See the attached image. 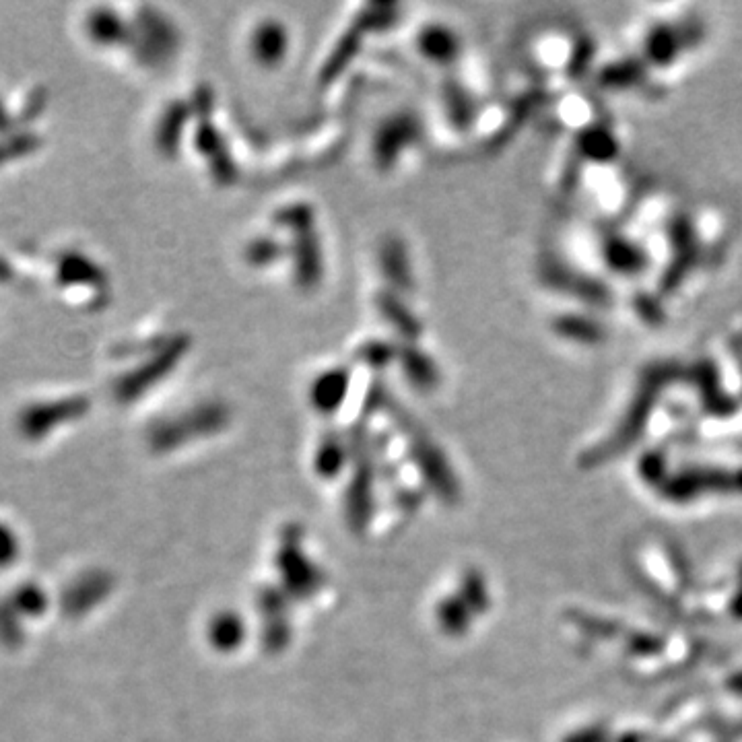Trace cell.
Segmentation results:
<instances>
[{
    "instance_id": "obj_2",
    "label": "cell",
    "mask_w": 742,
    "mask_h": 742,
    "mask_svg": "<svg viewBox=\"0 0 742 742\" xmlns=\"http://www.w3.org/2000/svg\"><path fill=\"white\" fill-rule=\"evenodd\" d=\"M248 637L246 621L235 611H219L207 623V642L219 654L238 652Z\"/></svg>"
},
{
    "instance_id": "obj_3",
    "label": "cell",
    "mask_w": 742,
    "mask_h": 742,
    "mask_svg": "<svg viewBox=\"0 0 742 742\" xmlns=\"http://www.w3.org/2000/svg\"><path fill=\"white\" fill-rule=\"evenodd\" d=\"M435 619L446 635H460L468 627V609L460 596L442 598L435 609Z\"/></svg>"
},
{
    "instance_id": "obj_5",
    "label": "cell",
    "mask_w": 742,
    "mask_h": 742,
    "mask_svg": "<svg viewBox=\"0 0 742 742\" xmlns=\"http://www.w3.org/2000/svg\"><path fill=\"white\" fill-rule=\"evenodd\" d=\"M343 464H345V450L341 448L339 442H334V440L326 442L316 456V470H318V475L324 479H332L339 475Z\"/></svg>"
},
{
    "instance_id": "obj_1",
    "label": "cell",
    "mask_w": 742,
    "mask_h": 742,
    "mask_svg": "<svg viewBox=\"0 0 742 742\" xmlns=\"http://www.w3.org/2000/svg\"><path fill=\"white\" fill-rule=\"evenodd\" d=\"M275 561L281 576V588L291 596V600H308L316 596L326 582L318 563L303 551V532L299 526H287L283 530Z\"/></svg>"
},
{
    "instance_id": "obj_4",
    "label": "cell",
    "mask_w": 742,
    "mask_h": 742,
    "mask_svg": "<svg viewBox=\"0 0 742 742\" xmlns=\"http://www.w3.org/2000/svg\"><path fill=\"white\" fill-rule=\"evenodd\" d=\"M293 637L291 621L289 617H277V619H262L260 629V644L262 650L268 654H281L289 648Z\"/></svg>"
}]
</instances>
